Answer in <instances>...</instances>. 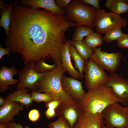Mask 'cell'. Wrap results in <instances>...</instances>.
Listing matches in <instances>:
<instances>
[{
	"label": "cell",
	"mask_w": 128,
	"mask_h": 128,
	"mask_svg": "<svg viewBox=\"0 0 128 128\" xmlns=\"http://www.w3.org/2000/svg\"><path fill=\"white\" fill-rule=\"evenodd\" d=\"M105 6L111 12L119 15L128 12V4L124 0H107Z\"/></svg>",
	"instance_id": "obj_20"
},
{
	"label": "cell",
	"mask_w": 128,
	"mask_h": 128,
	"mask_svg": "<svg viewBox=\"0 0 128 128\" xmlns=\"http://www.w3.org/2000/svg\"><path fill=\"white\" fill-rule=\"evenodd\" d=\"M14 6V2L7 4L2 0H0V27L4 29L7 34V37L9 35Z\"/></svg>",
	"instance_id": "obj_18"
},
{
	"label": "cell",
	"mask_w": 128,
	"mask_h": 128,
	"mask_svg": "<svg viewBox=\"0 0 128 128\" xmlns=\"http://www.w3.org/2000/svg\"><path fill=\"white\" fill-rule=\"evenodd\" d=\"M31 93L33 101L38 103L43 101L45 103L54 100H57L54 96L49 93H41L33 90L31 91Z\"/></svg>",
	"instance_id": "obj_25"
},
{
	"label": "cell",
	"mask_w": 128,
	"mask_h": 128,
	"mask_svg": "<svg viewBox=\"0 0 128 128\" xmlns=\"http://www.w3.org/2000/svg\"><path fill=\"white\" fill-rule=\"evenodd\" d=\"M84 41L86 44L92 49L97 47H100L103 43V40L100 34L94 32L86 37Z\"/></svg>",
	"instance_id": "obj_24"
},
{
	"label": "cell",
	"mask_w": 128,
	"mask_h": 128,
	"mask_svg": "<svg viewBox=\"0 0 128 128\" xmlns=\"http://www.w3.org/2000/svg\"><path fill=\"white\" fill-rule=\"evenodd\" d=\"M124 1L126 3L128 4V0H124Z\"/></svg>",
	"instance_id": "obj_40"
},
{
	"label": "cell",
	"mask_w": 128,
	"mask_h": 128,
	"mask_svg": "<svg viewBox=\"0 0 128 128\" xmlns=\"http://www.w3.org/2000/svg\"><path fill=\"white\" fill-rule=\"evenodd\" d=\"M123 33L121 28H115L105 34L102 37L103 41L108 43H111L114 40H117Z\"/></svg>",
	"instance_id": "obj_26"
},
{
	"label": "cell",
	"mask_w": 128,
	"mask_h": 128,
	"mask_svg": "<svg viewBox=\"0 0 128 128\" xmlns=\"http://www.w3.org/2000/svg\"><path fill=\"white\" fill-rule=\"evenodd\" d=\"M14 2L12 20L5 44L12 53L20 55L25 65L47 59L58 65L66 42V31L73 23L64 15L34 9Z\"/></svg>",
	"instance_id": "obj_1"
},
{
	"label": "cell",
	"mask_w": 128,
	"mask_h": 128,
	"mask_svg": "<svg viewBox=\"0 0 128 128\" xmlns=\"http://www.w3.org/2000/svg\"><path fill=\"white\" fill-rule=\"evenodd\" d=\"M78 53L85 60L89 59L93 51V49L89 47L83 40L78 41H71Z\"/></svg>",
	"instance_id": "obj_21"
},
{
	"label": "cell",
	"mask_w": 128,
	"mask_h": 128,
	"mask_svg": "<svg viewBox=\"0 0 128 128\" xmlns=\"http://www.w3.org/2000/svg\"><path fill=\"white\" fill-rule=\"evenodd\" d=\"M116 102L121 103V101L110 87L102 85L88 90L78 105L83 112L100 113L107 106Z\"/></svg>",
	"instance_id": "obj_2"
},
{
	"label": "cell",
	"mask_w": 128,
	"mask_h": 128,
	"mask_svg": "<svg viewBox=\"0 0 128 128\" xmlns=\"http://www.w3.org/2000/svg\"><path fill=\"white\" fill-rule=\"evenodd\" d=\"M65 72L61 63L53 71L45 73L35 83V91L50 93L62 103L71 105H78V103L67 95L62 87L61 80Z\"/></svg>",
	"instance_id": "obj_3"
},
{
	"label": "cell",
	"mask_w": 128,
	"mask_h": 128,
	"mask_svg": "<svg viewBox=\"0 0 128 128\" xmlns=\"http://www.w3.org/2000/svg\"><path fill=\"white\" fill-rule=\"evenodd\" d=\"M90 57L92 60L103 69L111 73L115 72L120 64L122 56L119 52L108 53L101 51L100 47L93 49Z\"/></svg>",
	"instance_id": "obj_8"
},
{
	"label": "cell",
	"mask_w": 128,
	"mask_h": 128,
	"mask_svg": "<svg viewBox=\"0 0 128 128\" xmlns=\"http://www.w3.org/2000/svg\"><path fill=\"white\" fill-rule=\"evenodd\" d=\"M5 99V104L0 108V122L8 123L13 120L14 117L23 110L24 106L18 102Z\"/></svg>",
	"instance_id": "obj_14"
},
{
	"label": "cell",
	"mask_w": 128,
	"mask_h": 128,
	"mask_svg": "<svg viewBox=\"0 0 128 128\" xmlns=\"http://www.w3.org/2000/svg\"><path fill=\"white\" fill-rule=\"evenodd\" d=\"M69 52L71 58L73 60L75 68L77 69L83 78V74L85 61L77 52L74 46L71 43L69 46Z\"/></svg>",
	"instance_id": "obj_22"
},
{
	"label": "cell",
	"mask_w": 128,
	"mask_h": 128,
	"mask_svg": "<svg viewBox=\"0 0 128 128\" xmlns=\"http://www.w3.org/2000/svg\"><path fill=\"white\" fill-rule=\"evenodd\" d=\"M30 91L27 88H23L16 91H13V92L8 93V96L5 99L18 102L28 108L31 106L33 101L30 92Z\"/></svg>",
	"instance_id": "obj_19"
},
{
	"label": "cell",
	"mask_w": 128,
	"mask_h": 128,
	"mask_svg": "<svg viewBox=\"0 0 128 128\" xmlns=\"http://www.w3.org/2000/svg\"><path fill=\"white\" fill-rule=\"evenodd\" d=\"M21 4L34 9L41 8L58 15H64V9L56 5L54 0H20Z\"/></svg>",
	"instance_id": "obj_15"
},
{
	"label": "cell",
	"mask_w": 128,
	"mask_h": 128,
	"mask_svg": "<svg viewBox=\"0 0 128 128\" xmlns=\"http://www.w3.org/2000/svg\"><path fill=\"white\" fill-rule=\"evenodd\" d=\"M109 76L105 85L112 88L123 106L128 107V80L115 72L111 73Z\"/></svg>",
	"instance_id": "obj_10"
},
{
	"label": "cell",
	"mask_w": 128,
	"mask_h": 128,
	"mask_svg": "<svg viewBox=\"0 0 128 128\" xmlns=\"http://www.w3.org/2000/svg\"><path fill=\"white\" fill-rule=\"evenodd\" d=\"M61 102L58 100H54L45 103V106L47 108H51L55 110Z\"/></svg>",
	"instance_id": "obj_32"
},
{
	"label": "cell",
	"mask_w": 128,
	"mask_h": 128,
	"mask_svg": "<svg viewBox=\"0 0 128 128\" xmlns=\"http://www.w3.org/2000/svg\"><path fill=\"white\" fill-rule=\"evenodd\" d=\"M36 69L39 73H43L51 72L54 70L57 65L55 64H50L41 60L35 63Z\"/></svg>",
	"instance_id": "obj_27"
},
{
	"label": "cell",
	"mask_w": 128,
	"mask_h": 128,
	"mask_svg": "<svg viewBox=\"0 0 128 128\" xmlns=\"http://www.w3.org/2000/svg\"><path fill=\"white\" fill-rule=\"evenodd\" d=\"M45 74V73H39L37 71L34 63L25 65L18 73V82L16 86V90L27 88L31 91H35V83Z\"/></svg>",
	"instance_id": "obj_9"
},
{
	"label": "cell",
	"mask_w": 128,
	"mask_h": 128,
	"mask_svg": "<svg viewBox=\"0 0 128 128\" xmlns=\"http://www.w3.org/2000/svg\"><path fill=\"white\" fill-rule=\"evenodd\" d=\"M118 46L121 48H128V34L123 33L117 41Z\"/></svg>",
	"instance_id": "obj_29"
},
{
	"label": "cell",
	"mask_w": 128,
	"mask_h": 128,
	"mask_svg": "<svg viewBox=\"0 0 128 128\" xmlns=\"http://www.w3.org/2000/svg\"><path fill=\"white\" fill-rule=\"evenodd\" d=\"M48 126L49 128H71L67 120L60 116H59L55 121L49 123Z\"/></svg>",
	"instance_id": "obj_28"
},
{
	"label": "cell",
	"mask_w": 128,
	"mask_h": 128,
	"mask_svg": "<svg viewBox=\"0 0 128 128\" xmlns=\"http://www.w3.org/2000/svg\"><path fill=\"white\" fill-rule=\"evenodd\" d=\"M101 128H109L106 127L105 125L104 124Z\"/></svg>",
	"instance_id": "obj_39"
},
{
	"label": "cell",
	"mask_w": 128,
	"mask_h": 128,
	"mask_svg": "<svg viewBox=\"0 0 128 128\" xmlns=\"http://www.w3.org/2000/svg\"><path fill=\"white\" fill-rule=\"evenodd\" d=\"M82 82L73 77L64 75L61 84L65 92L75 101L79 103L82 100L86 91L83 89Z\"/></svg>",
	"instance_id": "obj_11"
},
{
	"label": "cell",
	"mask_w": 128,
	"mask_h": 128,
	"mask_svg": "<svg viewBox=\"0 0 128 128\" xmlns=\"http://www.w3.org/2000/svg\"><path fill=\"white\" fill-rule=\"evenodd\" d=\"M113 103L102 111L104 124L109 128H128V107Z\"/></svg>",
	"instance_id": "obj_5"
},
{
	"label": "cell",
	"mask_w": 128,
	"mask_h": 128,
	"mask_svg": "<svg viewBox=\"0 0 128 128\" xmlns=\"http://www.w3.org/2000/svg\"><path fill=\"white\" fill-rule=\"evenodd\" d=\"M44 113L45 116L47 119H49L55 118L58 115L55 110L50 108H47V109L45 110Z\"/></svg>",
	"instance_id": "obj_33"
},
{
	"label": "cell",
	"mask_w": 128,
	"mask_h": 128,
	"mask_svg": "<svg viewBox=\"0 0 128 128\" xmlns=\"http://www.w3.org/2000/svg\"><path fill=\"white\" fill-rule=\"evenodd\" d=\"M40 116L39 111L36 109H32L30 110L28 115L29 120L33 122L37 121L39 119Z\"/></svg>",
	"instance_id": "obj_30"
},
{
	"label": "cell",
	"mask_w": 128,
	"mask_h": 128,
	"mask_svg": "<svg viewBox=\"0 0 128 128\" xmlns=\"http://www.w3.org/2000/svg\"><path fill=\"white\" fill-rule=\"evenodd\" d=\"M0 128H8V123H0Z\"/></svg>",
	"instance_id": "obj_37"
},
{
	"label": "cell",
	"mask_w": 128,
	"mask_h": 128,
	"mask_svg": "<svg viewBox=\"0 0 128 128\" xmlns=\"http://www.w3.org/2000/svg\"><path fill=\"white\" fill-rule=\"evenodd\" d=\"M67 16L77 26H85L93 28L96 9L83 4L81 0H74L64 9Z\"/></svg>",
	"instance_id": "obj_4"
},
{
	"label": "cell",
	"mask_w": 128,
	"mask_h": 128,
	"mask_svg": "<svg viewBox=\"0 0 128 128\" xmlns=\"http://www.w3.org/2000/svg\"><path fill=\"white\" fill-rule=\"evenodd\" d=\"M127 24V21L120 15L111 12H107L104 9L96 10L94 26L98 33L105 34L115 28L126 27Z\"/></svg>",
	"instance_id": "obj_6"
},
{
	"label": "cell",
	"mask_w": 128,
	"mask_h": 128,
	"mask_svg": "<svg viewBox=\"0 0 128 128\" xmlns=\"http://www.w3.org/2000/svg\"><path fill=\"white\" fill-rule=\"evenodd\" d=\"M102 113L83 112L73 128H101L104 124Z\"/></svg>",
	"instance_id": "obj_13"
},
{
	"label": "cell",
	"mask_w": 128,
	"mask_h": 128,
	"mask_svg": "<svg viewBox=\"0 0 128 128\" xmlns=\"http://www.w3.org/2000/svg\"><path fill=\"white\" fill-rule=\"evenodd\" d=\"M8 128H30L28 126L23 127L20 123H17L13 120L8 123Z\"/></svg>",
	"instance_id": "obj_36"
},
{
	"label": "cell",
	"mask_w": 128,
	"mask_h": 128,
	"mask_svg": "<svg viewBox=\"0 0 128 128\" xmlns=\"http://www.w3.org/2000/svg\"><path fill=\"white\" fill-rule=\"evenodd\" d=\"M11 52V51L8 47L6 48H3L1 44H0V60L5 55L9 56V54Z\"/></svg>",
	"instance_id": "obj_35"
},
{
	"label": "cell",
	"mask_w": 128,
	"mask_h": 128,
	"mask_svg": "<svg viewBox=\"0 0 128 128\" xmlns=\"http://www.w3.org/2000/svg\"><path fill=\"white\" fill-rule=\"evenodd\" d=\"M71 0H55V2L59 8L64 9L67 7L69 4Z\"/></svg>",
	"instance_id": "obj_34"
},
{
	"label": "cell",
	"mask_w": 128,
	"mask_h": 128,
	"mask_svg": "<svg viewBox=\"0 0 128 128\" xmlns=\"http://www.w3.org/2000/svg\"><path fill=\"white\" fill-rule=\"evenodd\" d=\"M71 41L69 40L63 44L60 54L62 65L71 77L75 79H82L79 72L74 68L72 62L69 52Z\"/></svg>",
	"instance_id": "obj_16"
},
{
	"label": "cell",
	"mask_w": 128,
	"mask_h": 128,
	"mask_svg": "<svg viewBox=\"0 0 128 128\" xmlns=\"http://www.w3.org/2000/svg\"><path fill=\"white\" fill-rule=\"evenodd\" d=\"M5 102V99H4L2 97L0 96V107L3 106Z\"/></svg>",
	"instance_id": "obj_38"
},
{
	"label": "cell",
	"mask_w": 128,
	"mask_h": 128,
	"mask_svg": "<svg viewBox=\"0 0 128 128\" xmlns=\"http://www.w3.org/2000/svg\"><path fill=\"white\" fill-rule=\"evenodd\" d=\"M81 1L83 4L90 5L96 9H101L99 5V0H81Z\"/></svg>",
	"instance_id": "obj_31"
},
{
	"label": "cell",
	"mask_w": 128,
	"mask_h": 128,
	"mask_svg": "<svg viewBox=\"0 0 128 128\" xmlns=\"http://www.w3.org/2000/svg\"><path fill=\"white\" fill-rule=\"evenodd\" d=\"M59 116L64 118L69 123L71 128H73L83 111L78 105H71L61 102L55 110Z\"/></svg>",
	"instance_id": "obj_12"
},
{
	"label": "cell",
	"mask_w": 128,
	"mask_h": 128,
	"mask_svg": "<svg viewBox=\"0 0 128 128\" xmlns=\"http://www.w3.org/2000/svg\"><path fill=\"white\" fill-rule=\"evenodd\" d=\"M83 72L85 86L88 90L105 85L110 78L103 69L90 59L85 61Z\"/></svg>",
	"instance_id": "obj_7"
},
{
	"label": "cell",
	"mask_w": 128,
	"mask_h": 128,
	"mask_svg": "<svg viewBox=\"0 0 128 128\" xmlns=\"http://www.w3.org/2000/svg\"><path fill=\"white\" fill-rule=\"evenodd\" d=\"M18 73V70L15 67H7L5 65L1 66L0 70V93L6 91L8 85H15L18 80L13 77Z\"/></svg>",
	"instance_id": "obj_17"
},
{
	"label": "cell",
	"mask_w": 128,
	"mask_h": 128,
	"mask_svg": "<svg viewBox=\"0 0 128 128\" xmlns=\"http://www.w3.org/2000/svg\"><path fill=\"white\" fill-rule=\"evenodd\" d=\"M94 32L91 28L85 26H77L72 37V41H78L83 40V38Z\"/></svg>",
	"instance_id": "obj_23"
}]
</instances>
